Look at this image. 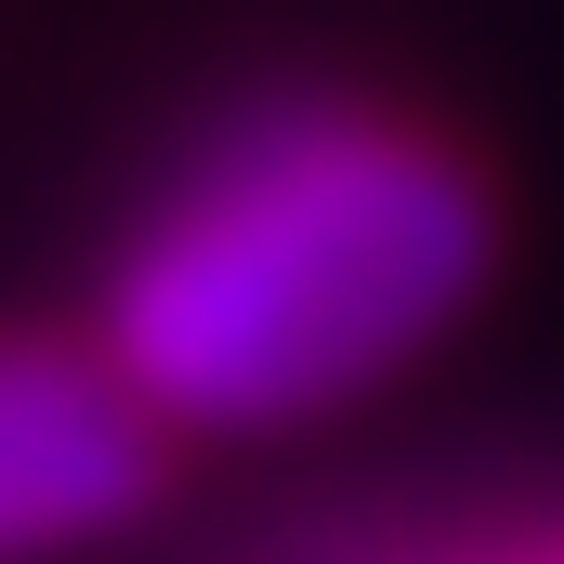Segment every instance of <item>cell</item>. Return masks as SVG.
Here are the masks:
<instances>
[{
    "label": "cell",
    "mask_w": 564,
    "mask_h": 564,
    "mask_svg": "<svg viewBox=\"0 0 564 564\" xmlns=\"http://www.w3.org/2000/svg\"><path fill=\"white\" fill-rule=\"evenodd\" d=\"M289 564H564V512H446V525H315Z\"/></svg>",
    "instance_id": "obj_3"
},
{
    "label": "cell",
    "mask_w": 564,
    "mask_h": 564,
    "mask_svg": "<svg viewBox=\"0 0 564 564\" xmlns=\"http://www.w3.org/2000/svg\"><path fill=\"white\" fill-rule=\"evenodd\" d=\"M158 499V421L106 341L0 328V564L79 552Z\"/></svg>",
    "instance_id": "obj_2"
},
{
    "label": "cell",
    "mask_w": 564,
    "mask_h": 564,
    "mask_svg": "<svg viewBox=\"0 0 564 564\" xmlns=\"http://www.w3.org/2000/svg\"><path fill=\"white\" fill-rule=\"evenodd\" d=\"M499 210L459 144L355 93H250L171 158L106 263V368L171 433L341 408L486 289Z\"/></svg>",
    "instance_id": "obj_1"
}]
</instances>
